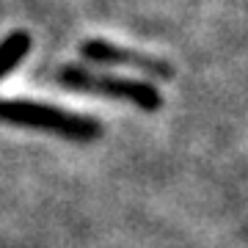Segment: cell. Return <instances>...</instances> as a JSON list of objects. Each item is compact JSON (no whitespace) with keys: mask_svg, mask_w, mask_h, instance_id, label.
<instances>
[{"mask_svg":"<svg viewBox=\"0 0 248 248\" xmlns=\"http://www.w3.org/2000/svg\"><path fill=\"white\" fill-rule=\"evenodd\" d=\"M0 122L42 130V133L58 135V138L78 143L97 141L102 135V124L97 119L69 113V110L45 105V102H31V99H0Z\"/></svg>","mask_w":248,"mask_h":248,"instance_id":"6da1fadb","label":"cell"},{"mask_svg":"<svg viewBox=\"0 0 248 248\" xmlns=\"http://www.w3.org/2000/svg\"><path fill=\"white\" fill-rule=\"evenodd\" d=\"M58 83L69 91L80 94H99V97H113L127 99L135 108H141L146 113H155L163 108V94L146 80H130V78H116V75H102V72H89L83 66H63L58 72Z\"/></svg>","mask_w":248,"mask_h":248,"instance_id":"7a4b0ae2","label":"cell"},{"mask_svg":"<svg viewBox=\"0 0 248 248\" xmlns=\"http://www.w3.org/2000/svg\"><path fill=\"white\" fill-rule=\"evenodd\" d=\"M31 50V33L28 31H14L0 42V80L17 69V63L22 61Z\"/></svg>","mask_w":248,"mask_h":248,"instance_id":"277c9868","label":"cell"},{"mask_svg":"<svg viewBox=\"0 0 248 248\" xmlns=\"http://www.w3.org/2000/svg\"><path fill=\"white\" fill-rule=\"evenodd\" d=\"M80 55H83V61L99 63V66H133V69H141L149 78H160V80L174 78V66L169 61L146 55V53H138V50L110 45L105 39H89V42H83L80 45Z\"/></svg>","mask_w":248,"mask_h":248,"instance_id":"3957f363","label":"cell"}]
</instances>
